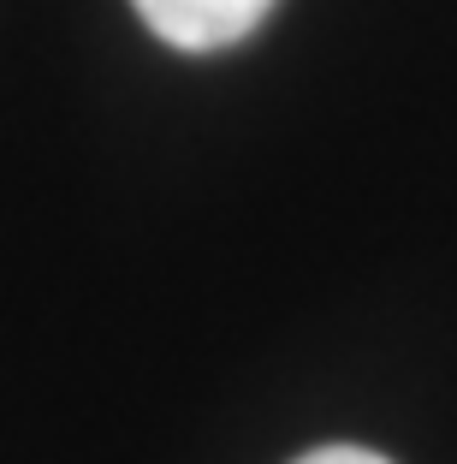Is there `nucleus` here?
I'll use <instances>...</instances> for the list:
<instances>
[{"instance_id":"f257e3e1","label":"nucleus","mask_w":457,"mask_h":464,"mask_svg":"<svg viewBox=\"0 0 457 464\" xmlns=\"http://www.w3.org/2000/svg\"><path fill=\"white\" fill-rule=\"evenodd\" d=\"M131 6L167 48H185V54L232 48L273 13V0H131Z\"/></svg>"},{"instance_id":"f03ea898","label":"nucleus","mask_w":457,"mask_h":464,"mask_svg":"<svg viewBox=\"0 0 457 464\" xmlns=\"http://www.w3.org/2000/svg\"><path fill=\"white\" fill-rule=\"evenodd\" d=\"M297 464H392V459H380V452H368V447H315Z\"/></svg>"}]
</instances>
